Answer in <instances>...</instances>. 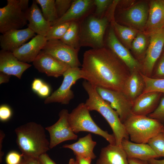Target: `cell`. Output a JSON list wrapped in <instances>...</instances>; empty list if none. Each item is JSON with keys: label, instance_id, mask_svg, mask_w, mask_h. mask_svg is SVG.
<instances>
[{"label": "cell", "instance_id": "obj_46", "mask_svg": "<svg viewBox=\"0 0 164 164\" xmlns=\"http://www.w3.org/2000/svg\"><path fill=\"white\" fill-rule=\"evenodd\" d=\"M129 164H149L147 161L134 158H128Z\"/></svg>", "mask_w": 164, "mask_h": 164}, {"label": "cell", "instance_id": "obj_35", "mask_svg": "<svg viewBox=\"0 0 164 164\" xmlns=\"http://www.w3.org/2000/svg\"><path fill=\"white\" fill-rule=\"evenodd\" d=\"M150 78L155 79H164V53H162L157 61Z\"/></svg>", "mask_w": 164, "mask_h": 164}, {"label": "cell", "instance_id": "obj_13", "mask_svg": "<svg viewBox=\"0 0 164 164\" xmlns=\"http://www.w3.org/2000/svg\"><path fill=\"white\" fill-rule=\"evenodd\" d=\"M96 89L100 96L117 112L122 123L133 114V102L123 92L98 87H96Z\"/></svg>", "mask_w": 164, "mask_h": 164}, {"label": "cell", "instance_id": "obj_28", "mask_svg": "<svg viewBox=\"0 0 164 164\" xmlns=\"http://www.w3.org/2000/svg\"><path fill=\"white\" fill-rule=\"evenodd\" d=\"M149 36L140 31L133 41L131 49L135 58L141 63L144 59L149 45L148 36Z\"/></svg>", "mask_w": 164, "mask_h": 164}, {"label": "cell", "instance_id": "obj_53", "mask_svg": "<svg viewBox=\"0 0 164 164\" xmlns=\"http://www.w3.org/2000/svg\"><path fill=\"white\" fill-rule=\"evenodd\" d=\"M162 132H163L164 133V125L163 128L162 130Z\"/></svg>", "mask_w": 164, "mask_h": 164}, {"label": "cell", "instance_id": "obj_17", "mask_svg": "<svg viewBox=\"0 0 164 164\" xmlns=\"http://www.w3.org/2000/svg\"><path fill=\"white\" fill-rule=\"evenodd\" d=\"M35 35L28 27L7 31L0 36V47L2 50L13 52Z\"/></svg>", "mask_w": 164, "mask_h": 164}, {"label": "cell", "instance_id": "obj_25", "mask_svg": "<svg viewBox=\"0 0 164 164\" xmlns=\"http://www.w3.org/2000/svg\"><path fill=\"white\" fill-rule=\"evenodd\" d=\"M145 83L140 72L136 70L130 73L127 80L123 92L132 102L143 92Z\"/></svg>", "mask_w": 164, "mask_h": 164}, {"label": "cell", "instance_id": "obj_6", "mask_svg": "<svg viewBox=\"0 0 164 164\" xmlns=\"http://www.w3.org/2000/svg\"><path fill=\"white\" fill-rule=\"evenodd\" d=\"M89 111L85 103H82L69 114L68 122L73 132L75 134L80 132L92 133L102 137L110 144L116 145L114 135L99 127L93 120Z\"/></svg>", "mask_w": 164, "mask_h": 164}, {"label": "cell", "instance_id": "obj_49", "mask_svg": "<svg viewBox=\"0 0 164 164\" xmlns=\"http://www.w3.org/2000/svg\"><path fill=\"white\" fill-rule=\"evenodd\" d=\"M148 162L149 164H164V159L161 160L153 159Z\"/></svg>", "mask_w": 164, "mask_h": 164}, {"label": "cell", "instance_id": "obj_22", "mask_svg": "<svg viewBox=\"0 0 164 164\" xmlns=\"http://www.w3.org/2000/svg\"><path fill=\"white\" fill-rule=\"evenodd\" d=\"M24 12L29 22L28 28L37 35L46 37L51 26L44 18L35 0Z\"/></svg>", "mask_w": 164, "mask_h": 164}, {"label": "cell", "instance_id": "obj_3", "mask_svg": "<svg viewBox=\"0 0 164 164\" xmlns=\"http://www.w3.org/2000/svg\"><path fill=\"white\" fill-rule=\"evenodd\" d=\"M15 132L16 142L22 155L38 158L50 149L45 129L40 124L30 122L16 128Z\"/></svg>", "mask_w": 164, "mask_h": 164}, {"label": "cell", "instance_id": "obj_8", "mask_svg": "<svg viewBox=\"0 0 164 164\" xmlns=\"http://www.w3.org/2000/svg\"><path fill=\"white\" fill-rule=\"evenodd\" d=\"M7 4L0 8V32L2 34L12 30L20 29L26 25L27 20L20 9L18 0H7Z\"/></svg>", "mask_w": 164, "mask_h": 164}, {"label": "cell", "instance_id": "obj_30", "mask_svg": "<svg viewBox=\"0 0 164 164\" xmlns=\"http://www.w3.org/2000/svg\"><path fill=\"white\" fill-rule=\"evenodd\" d=\"M35 0L41 6L44 18L52 26L58 19L55 7V0Z\"/></svg>", "mask_w": 164, "mask_h": 164}, {"label": "cell", "instance_id": "obj_11", "mask_svg": "<svg viewBox=\"0 0 164 164\" xmlns=\"http://www.w3.org/2000/svg\"><path fill=\"white\" fill-rule=\"evenodd\" d=\"M149 42L145 57L141 63V73L151 77L154 66L161 54L164 45V29L149 35Z\"/></svg>", "mask_w": 164, "mask_h": 164}, {"label": "cell", "instance_id": "obj_38", "mask_svg": "<svg viewBox=\"0 0 164 164\" xmlns=\"http://www.w3.org/2000/svg\"><path fill=\"white\" fill-rule=\"evenodd\" d=\"M22 155L12 151L9 152L5 158L6 164H19L23 159Z\"/></svg>", "mask_w": 164, "mask_h": 164}, {"label": "cell", "instance_id": "obj_40", "mask_svg": "<svg viewBox=\"0 0 164 164\" xmlns=\"http://www.w3.org/2000/svg\"><path fill=\"white\" fill-rule=\"evenodd\" d=\"M38 159L42 164H56L50 157L46 153L40 155Z\"/></svg>", "mask_w": 164, "mask_h": 164}, {"label": "cell", "instance_id": "obj_43", "mask_svg": "<svg viewBox=\"0 0 164 164\" xmlns=\"http://www.w3.org/2000/svg\"><path fill=\"white\" fill-rule=\"evenodd\" d=\"M22 156L23 159L27 164H42L38 158L23 155H22Z\"/></svg>", "mask_w": 164, "mask_h": 164}, {"label": "cell", "instance_id": "obj_44", "mask_svg": "<svg viewBox=\"0 0 164 164\" xmlns=\"http://www.w3.org/2000/svg\"><path fill=\"white\" fill-rule=\"evenodd\" d=\"M76 158L78 164H91L92 159L90 158L76 155Z\"/></svg>", "mask_w": 164, "mask_h": 164}, {"label": "cell", "instance_id": "obj_10", "mask_svg": "<svg viewBox=\"0 0 164 164\" xmlns=\"http://www.w3.org/2000/svg\"><path fill=\"white\" fill-rule=\"evenodd\" d=\"M104 39V46L110 49L125 64L131 72H140L141 63L131 53L128 49L120 41L110 24Z\"/></svg>", "mask_w": 164, "mask_h": 164}, {"label": "cell", "instance_id": "obj_39", "mask_svg": "<svg viewBox=\"0 0 164 164\" xmlns=\"http://www.w3.org/2000/svg\"><path fill=\"white\" fill-rule=\"evenodd\" d=\"M12 111L8 106L3 104L0 107V120L2 121L8 120L11 117Z\"/></svg>", "mask_w": 164, "mask_h": 164}, {"label": "cell", "instance_id": "obj_12", "mask_svg": "<svg viewBox=\"0 0 164 164\" xmlns=\"http://www.w3.org/2000/svg\"><path fill=\"white\" fill-rule=\"evenodd\" d=\"M42 50L70 68L81 66L78 58L79 50L69 46L60 40L47 41Z\"/></svg>", "mask_w": 164, "mask_h": 164}, {"label": "cell", "instance_id": "obj_51", "mask_svg": "<svg viewBox=\"0 0 164 164\" xmlns=\"http://www.w3.org/2000/svg\"><path fill=\"white\" fill-rule=\"evenodd\" d=\"M19 164H27L25 162L24 159L23 158L21 162L19 163Z\"/></svg>", "mask_w": 164, "mask_h": 164}, {"label": "cell", "instance_id": "obj_37", "mask_svg": "<svg viewBox=\"0 0 164 164\" xmlns=\"http://www.w3.org/2000/svg\"><path fill=\"white\" fill-rule=\"evenodd\" d=\"M156 119L164 124V97H162L158 106L152 113L147 116Z\"/></svg>", "mask_w": 164, "mask_h": 164}, {"label": "cell", "instance_id": "obj_42", "mask_svg": "<svg viewBox=\"0 0 164 164\" xmlns=\"http://www.w3.org/2000/svg\"><path fill=\"white\" fill-rule=\"evenodd\" d=\"M44 83L40 79H35L33 81L32 84V90L36 93H37L41 88Z\"/></svg>", "mask_w": 164, "mask_h": 164}, {"label": "cell", "instance_id": "obj_23", "mask_svg": "<svg viewBox=\"0 0 164 164\" xmlns=\"http://www.w3.org/2000/svg\"><path fill=\"white\" fill-rule=\"evenodd\" d=\"M121 146L128 158H134L148 161L159 157L148 143H138L124 139Z\"/></svg>", "mask_w": 164, "mask_h": 164}, {"label": "cell", "instance_id": "obj_47", "mask_svg": "<svg viewBox=\"0 0 164 164\" xmlns=\"http://www.w3.org/2000/svg\"><path fill=\"white\" fill-rule=\"evenodd\" d=\"M10 77V75L0 72V84L8 82L9 81Z\"/></svg>", "mask_w": 164, "mask_h": 164}, {"label": "cell", "instance_id": "obj_4", "mask_svg": "<svg viewBox=\"0 0 164 164\" xmlns=\"http://www.w3.org/2000/svg\"><path fill=\"white\" fill-rule=\"evenodd\" d=\"M115 7L113 4L102 17H98L92 14L80 23V47L88 46L92 49H97L104 46L105 34L109 23L114 17Z\"/></svg>", "mask_w": 164, "mask_h": 164}, {"label": "cell", "instance_id": "obj_18", "mask_svg": "<svg viewBox=\"0 0 164 164\" xmlns=\"http://www.w3.org/2000/svg\"><path fill=\"white\" fill-rule=\"evenodd\" d=\"M47 41L45 37L37 35L12 53L20 61L27 63L32 62L42 50Z\"/></svg>", "mask_w": 164, "mask_h": 164}, {"label": "cell", "instance_id": "obj_48", "mask_svg": "<svg viewBox=\"0 0 164 164\" xmlns=\"http://www.w3.org/2000/svg\"><path fill=\"white\" fill-rule=\"evenodd\" d=\"M5 136V134L2 131H0V163L2 161V157L4 155L3 152L2 151V142L3 139Z\"/></svg>", "mask_w": 164, "mask_h": 164}, {"label": "cell", "instance_id": "obj_2", "mask_svg": "<svg viewBox=\"0 0 164 164\" xmlns=\"http://www.w3.org/2000/svg\"><path fill=\"white\" fill-rule=\"evenodd\" d=\"M82 86L88 96L85 103L88 109L90 111L94 110L97 111L104 117L112 130L116 145L121 146L122 140H128L129 137L118 114L110 104L98 94L95 86L86 80L83 82Z\"/></svg>", "mask_w": 164, "mask_h": 164}, {"label": "cell", "instance_id": "obj_52", "mask_svg": "<svg viewBox=\"0 0 164 164\" xmlns=\"http://www.w3.org/2000/svg\"><path fill=\"white\" fill-rule=\"evenodd\" d=\"M162 53H164V46H163V50H162Z\"/></svg>", "mask_w": 164, "mask_h": 164}, {"label": "cell", "instance_id": "obj_21", "mask_svg": "<svg viewBox=\"0 0 164 164\" xmlns=\"http://www.w3.org/2000/svg\"><path fill=\"white\" fill-rule=\"evenodd\" d=\"M149 5L148 18L143 32L149 36L164 26V0H151Z\"/></svg>", "mask_w": 164, "mask_h": 164}, {"label": "cell", "instance_id": "obj_7", "mask_svg": "<svg viewBox=\"0 0 164 164\" xmlns=\"http://www.w3.org/2000/svg\"><path fill=\"white\" fill-rule=\"evenodd\" d=\"M149 3L145 1L138 2L126 9H118L114 19L118 23H124L129 27L143 32L149 14Z\"/></svg>", "mask_w": 164, "mask_h": 164}, {"label": "cell", "instance_id": "obj_14", "mask_svg": "<svg viewBox=\"0 0 164 164\" xmlns=\"http://www.w3.org/2000/svg\"><path fill=\"white\" fill-rule=\"evenodd\" d=\"M69 114L67 110L63 109L59 113L57 121L45 128L50 135V149L63 142L77 139L78 136L73 132L69 124Z\"/></svg>", "mask_w": 164, "mask_h": 164}, {"label": "cell", "instance_id": "obj_27", "mask_svg": "<svg viewBox=\"0 0 164 164\" xmlns=\"http://www.w3.org/2000/svg\"><path fill=\"white\" fill-rule=\"evenodd\" d=\"M110 24L120 41L128 49H131L133 41L140 31L119 24L115 21L114 17L111 19Z\"/></svg>", "mask_w": 164, "mask_h": 164}, {"label": "cell", "instance_id": "obj_16", "mask_svg": "<svg viewBox=\"0 0 164 164\" xmlns=\"http://www.w3.org/2000/svg\"><path fill=\"white\" fill-rule=\"evenodd\" d=\"M95 9L94 0H73L66 13L52 26L68 22L77 21L80 23L93 14Z\"/></svg>", "mask_w": 164, "mask_h": 164}, {"label": "cell", "instance_id": "obj_54", "mask_svg": "<svg viewBox=\"0 0 164 164\" xmlns=\"http://www.w3.org/2000/svg\"><path fill=\"white\" fill-rule=\"evenodd\" d=\"M163 28L164 29V26L163 27Z\"/></svg>", "mask_w": 164, "mask_h": 164}, {"label": "cell", "instance_id": "obj_33", "mask_svg": "<svg viewBox=\"0 0 164 164\" xmlns=\"http://www.w3.org/2000/svg\"><path fill=\"white\" fill-rule=\"evenodd\" d=\"M148 144L159 157H164V133H159L150 139Z\"/></svg>", "mask_w": 164, "mask_h": 164}, {"label": "cell", "instance_id": "obj_20", "mask_svg": "<svg viewBox=\"0 0 164 164\" xmlns=\"http://www.w3.org/2000/svg\"><path fill=\"white\" fill-rule=\"evenodd\" d=\"M31 66L19 60L12 52L2 50L0 51V72L20 79L24 72Z\"/></svg>", "mask_w": 164, "mask_h": 164}, {"label": "cell", "instance_id": "obj_19", "mask_svg": "<svg viewBox=\"0 0 164 164\" xmlns=\"http://www.w3.org/2000/svg\"><path fill=\"white\" fill-rule=\"evenodd\" d=\"M162 96L161 93L155 91L142 94L133 102L132 114L147 116L157 108Z\"/></svg>", "mask_w": 164, "mask_h": 164}, {"label": "cell", "instance_id": "obj_1", "mask_svg": "<svg viewBox=\"0 0 164 164\" xmlns=\"http://www.w3.org/2000/svg\"><path fill=\"white\" fill-rule=\"evenodd\" d=\"M81 69L82 78L95 87L123 92L130 72L109 48L85 52Z\"/></svg>", "mask_w": 164, "mask_h": 164}, {"label": "cell", "instance_id": "obj_15", "mask_svg": "<svg viewBox=\"0 0 164 164\" xmlns=\"http://www.w3.org/2000/svg\"><path fill=\"white\" fill-rule=\"evenodd\" d=\"M32 63L39 72L45 73L48 76L55 77L63 75L70 68L42 50Z\"/></svg>", "mask_w": 164, "mask_h": 164}, {"label": "cell", "instance_id": "obj_34", "mask_svg": "<svg viewBox=\"0 0 164 164\" xmlns=\"http://www.w3.org/2000/svg\"><path fill=\"white\" fill-rule=\"evenodd\" d=\"M114 1L111 0H94L95 9L93 14L98 17L104 16Z\"/></svg>", "mask_w": 164, "mask_h": 164}, {"label": "cell", "instance_id": "obj_41", "mask_svg": "<svg viewBox=\"0 0 164 164\" xmlns=\"http://www.w3.org/2000/svg\"><path fill=\"white\" fill-rule=\"evenodd\" d=\"M50 92V89L48 85L44 83V84L37 93L40 96L45 97H48Z\"/></svg>", "mask_w": 164, "mask_h": 164}, {"label": "cell", "instance_id": "obj_45", "mask_svg": "<svg viewBox=\"0 0 164 164\" xmlns=\"http://www.w3.org/2000/svg\"><path fill=\"white\" fill-rule=\"evenodd\" d=\"M28 0H18V4L21 9L24 12L29 8Z\"/></svg>", "mask_w": 164, "mask_h": 164}, {"label": "cell", "instance_id": "obj_32", "mask_svg": "<svg viewBox=\"0 0 164 164\" xmlns=\"http://www.w3.org/2000/svg\"><path fill=\"white\" fill-rule=\"evenodd\" d=\"M70 22H66L51 26L45 37L47 40H60L67 30Z\"/></svg>", "mask_w": 164, "mask_h": 164}, {"label": "cell", "instance_id": "obj_26", "mask_svg": "<svg viewBox=\"0 0 164 164\" xmlns=\"http://www.w3.org/2000/svg\"><path fill=\"white\" fill-rule=\"evenodd\" d=\"M96 144L97 142L93 140L91 134L89 133L80 138L77 142L71 144L64 145L62 147L71 149L76 156L89 157L92 159L96 157L93 152Z\"/></svg>", "mask_w": 164, "mask_h": 164}, {"label": "cell", "instance_id": "obj_9", "mask_svg": "<svg viewBox=\"0 0 164 164\" xmlns=\"http://www.w3.org/2000/svg\"><path fill=\"white\" fill-rule=\"evenodd\" d=\"M63 76V79L61 84L45 99L44 104L57 102L67 104L73 98L74 94L71 88L77 80L82 78L81 69L79 67L69 68Z\"/></svg>", "mask_w": 164, "mask_h": 164}, {"label": "cell", "instance_id": "obj_31", "mask_svg": "<svg viewBox=\"0 0 164 164\" xmlns=\"http://www.w3.org/2000/svg\"><path fill=\"white\" fill-rule=\"evenodd\" d=\"M141 73L145 83V89L142 94L150 92H158L162 93L163 96L164 97V79H153Z\"/></svg>", "mask_w": 164, "mask_h": 164}, {"label": "cell", "instance_id": "obj_29", "mask_svg": "<svg viewBox=\"0 0 164 164\" xmlns=\"http://www.w3.org/2000/svg\"><path fill=\"white\" fill-rule=\"evenodd\" d=\"M80 29L79 22H71L67 30L60 40L69 46L79 50L80 47L79 39Z\"/></svg>", "mask_w": 164, "mask_h": 164}, {"label": "cell", "instance_id": "obj_5", "mask_svg": "<svg viewBox=\"0 0 164 164\" xmlns=\"http://www.w3.org/2000/svg\"><path fill=\"white\" fill-rule=\"evenodd\" d=\"M131 141L148 143L149 140L162 131L164 124L147 116L132 114L124 123Z\"/></svg>", "mask_w": 164, "mask_h": 164}, {"label": "cell", "instance_id": "obj_50", "mask_svg": "<svg viewBox=\"0 0 164 164\" xmlns=\"http://www.w3.org/2000/svg\"><path fill=\"white\" fill-rule=\"evenodd\" d=\"M68 164H78L76 161L73 158H71L69 160Z\"/></svg>", "mask_w": 164, "mask_h": 164}, {"label": "cell", "instance_id": "obj_36", "mask_svg": "<svg viewBox=\"0 0 164 164\" xmlns=\"http://www.w3.org/2000/svg\"><path fill=\"white\" fill-rule=\"evenodd\" d=\"M73 1V0L55 1V7L58 19L62 17L67 12L70 8Z\"/></svg>", "mask_w": 164, "mask_h": 164}, {"label": "cell", "instance_id": "obj_24", "mask_svg": "<svg viewBox=\"0 0 164 164\" xmlns=\"http://www.w3.org/2000/svg\"><path fill=\"white\" fill-rule=\"evenodd\" d=\"M96 164H129L121 146L109 144L101 149Z\"/></svg>", "mask_w": 164, "mask_h": 164}]
</instances>
